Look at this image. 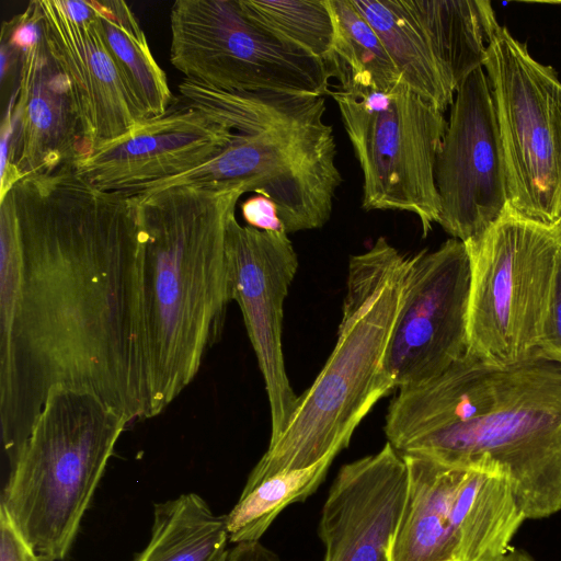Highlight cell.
Here are the masks:
<instances>
[{
  "label": "cell",
  "instance_id": "cell-8",
  "mask_svg": "<svg viewBox=\"0 0 561 561\" xmlns=\"http://www.w3.org/2000/svg\"><path fill=\"white\" fill-rule=\"evenodd\" d=\"M328 94L363 173V209L411 213L426 237L440 213L435 163L448 126L444 113L402 81Z\"/></svg>",
  "mask_w": 561,
  "mask_h": 561
},
{
  "label": "cell",
  "instance_id": "cell-34",
  "mask_svg": "<svg viewBox=\"0 0 561 561\" xmlns=\"http://www.w3.org/2000/svg\"><path fill=\"white\" fill-rule=\"evenodd\" d=\"M41 561H50V560L42 556Z\"/></svg>",
  "mask_w": 561,
  "mask_h": 561
},
{
  "label": "cell",
  "instance_id": "cell-12",
  "mask_svg": "<svg viewBox=\"0 0 561 561\" xmlns=\"http://www.w3.org/2000/svg\"><path fill=\"white\" fill-rule=\"evenodd\" d=\"M435 183L438 225L463 243L480 238L510 207L496 112L483 67L455 94Z\"/></svg>",
  "mask_w": 561,
  "mask_h": 561
},
{
  "label": "cell",
  "instance_id": "cell-7",
  "mask_svg": "<svg viewBox=\"0 0 561 561\" xmlns=\"http://www.w3.org/2000/svg\"><path fill=\"white\" fill-rule=\"evenodd\" d=\"M465 244L471 266L468 353L497 366L531 358L549 310L561 233L508 207Z\"/></svg>",
  "mask_w": 561,
  "mask_h": 561
},
{
  "label": "cell",
  "instance_id": "cell-15",
  "mask_svg": "<svg viewBox=\"0 0 561 561\" xmlns=\"http://www.w3.org/2000/svg\"><path fill=\"white\" fill-rule=\"evenodd\" d=\"M236 131L186 106L139 124L125 136L73 163L76 172L104 191L128 192L186 173L219 154Z\"/></svg>",
  "mask_w": 561,
  "mask_h": 561
},
{
  "label": "cell",
  "instance_id": "cell-33",
  "mask_svg": "<svg viewBox=\"0 0 561 561\" xmlns=\"http://www.w3.org/2000/svg\"><path fill=\"white\" fill-rule=\"evenodd\" d=\"M556 228H557V229L559 230V232L561 233V218H560V221H559V224L557 225V227H556Z\"/></svg>",
  "mask_w": 561,
  "mask_h": 561
},
{
  "label": "cell",
  "instance_id": "cell-1",
  "mask_svg": "<svg viewBox=\"0 0 561 561\" xmlns=\"http://www.w3.org/2000/svg\"><path fill=\"white\" fill-rule=\"evenodd\" d=\"M140 201L73 164L19 181L0 201V424L12 456L49 392L94 393L147 419Z\"/></svg>",
  "mask_w": 561,
  "mask_h": 561
},
{
  "label": "cell",
  "instance_id": "cell-24",
  "mask_svg": "<svg viewBox=\"0 0 561 561\" xmlns=\"http://www.w3.org/2000/svg\"><path fill=\"white\" fill-rule=\"evenodd\" d=\"M247 16L284 47L333 72L335 22L329 0H239Z\"/></svg>",
  "mask_w": 561,
  "mask_h": 561
},
{
  "label": "cell",
  "instance_id": "cell-23",
  "mask_svg": "<svg viewBox=\"0 0 561 561\" xmlns=\"http://www.w3.org/2000/svg\"><path fill=\"white\" fill-rule=\"evenodd\" d=\"M105 44L148 119L169 112L172 93L145 32L123 0H93Z\"/></svg>",
  "mask_w": 561,
  "mask_h": 561
},
{
  "label": "cell",
  "instance_id": "cell-17",
  "mask_svg": "<svg viewBox=\"0 0 561 561\" xmlns=\"http://www.w3.org/2000/svg\"><path fill=\"white\" fill-rule=\"evenodd\" d=\"M10 157L1 168L0 201L22 179L73 164L83 154V135L66 76L43 38L21 53L13 93Z\"/></svg>",
  "mask_w": 561,
  "mask_h": 561
},
{
  "label": "cell",
  "instance_id": "cell-27",
  "mask_svg": "<svg viewBox=\"0 0 561 561\" xmlns=\"http://www.w3.org/2000/svg\"><path fill=\"white\" fill-rule=\"evenodd\" d=\"M537 354L561 365V251L549 310L538 343Z\"/></svg>",
  "mask_w": 561,
  "mask_h": 561
},
{
  "label": "cell",
  "instance_id": "cell-13",
  "mask_svg": "<svg viewBox=\"0 0 561 561\" xmlns=\"http://www.w3.org/2000/svg\"><path fill=\"white\" fill-rule=\"evenodd\" d=\"M226 254L230 298L241 309L265 382L272 443L287 426L298 402L282 348L284 302L298 257L287 233L242 226L236 211L227 221Z\"/></svg>",
  "mask_w": 561,
  "mask_h": 561
},
{
  "label": "cell",
  "instance_id": "cell-14",
  "mask_svg": "<svg viewBox=\"0 0 561 561\" xmlns=\"http://www.w3.org/2000/svg\"><path fill=\"white\" fill-rule=\"evenodd\" d=\"M408 488L403 457L390 443L343 465L322 506L323 561H391Z\"/></svg>",
  "mask_w": 561,
  "mask_h": 561
},
{
  "label": "cell",
  "instance_id": "cell-31",
  "mask_svg": "<svg viewBox=\"0 0 561 561\" xmlns=\"http://www.w3.org/2000/svg\"><path fill=\"white\" fill-rule=\"evenodd\" d=\"M59 2L67 15L75 22H90L98 16L93 0H59Z\"/></svg>",
  "mask_w": 561,
  "mask_h": 561
},
{
  "label": "cell",
  "instance_id": "cell-11",
  "mask_svg": "<svg viewBox=\"0 0 561 561\" xmlns=\"http://www.w3.org/2000/svg\"><path fill=\"white\" fill-rule=\"evenodd\" d=\"M470 279L469 253L458 239L410 256L385 360L393 388L425 382L467 354Z\"/></svg>",
  "mask_w": 561,
  "mask_h": 561
},
{
  "label": "cell",
  "instance_id": "cell-9",
  "mask_svg": "<svg viewBox=\"0 0 561 561\" xmlns=\"http://www.w3.org/2000/svg\"><path fill=\"white\" fill-rule=\"evenodd\" d=\"M483 67L504 156L510 208L556 228L561 218V82L495 21Z\"/></svg>",
  "mask_w": 561,
  "mask_h": 561
},
{
  "label": "cell",
  "instance_id": "cell-3",
  "mask_svg": "<svg viewBox=\"0 0 561 561\" xmlns=\"http://www.w3.org/2000/svg\"><path fill=\"white\" fill-rule=\"evenodd\" d=\"M241 186H173L139 197L147 415L195 378L231 301L226 228Z\"/></svg>",
  "mask_w": 561,
  "mask_h": 561
},
{
  "label": "cell",
  "instance_id": "cell-5",
  "mask_svg": "<svg viewBox=\"0 0 561 561\" xmlns=\"http://www.w3.org/2000/svg\"><path fill=\"white\" fill-rule=\"evenodd\" d=\"M126 417L92 392H49L30 434L10 457L1 505L50 561L69 553Z\"/></svg>",
  "mask_w": 561,
  "mask_h": 561
},
{
  "label": "cell",
  "instance_id": "cell-4",
  "mask_svg": "<svg viewBox=\"0 0 561 561\" xmlns=\"http://www.w3.org/2000/svg\"><path fill=\"white\" fill-rule=\"evenodd\" d=\"M409 263L410 256L383 237L350 259L335 346L311 387L298 397L287 426L268 444L245 485L339 454L377 401L394 389L385 360Z\"/></svg>",
  "mask_w": 561,
  "mask_h": 561
},
{
  "label": "cell",
  "instance_id": "cell-25",
  "mask_svg": "<svg viewBox=\"0 0 561 561\" xmlns=\"http://www.w3.org/2000/svg\"><path fill=\"white\" fill-rule=\"evenodd\" d=\"M336 455L332 453L310 467L244 485L238 502L226 515L229 542L260 541L284 508L317 491Z\"/></svg>",
  "mask_w": 561,
  "mask_h": 561
},
{
  "label": "cell",
  "instance_id": "cell-32",
  "mask_svg": "<svg viewBox=\"0 0 561 561\" xmlns=\"http://www.w3.org/2000/svg\"><path fill=\"white\" fill-rule=\"evenodd\" d=\"M499 561H535L533 557L522 550L516 548H511Z\"/></svg>",
  "mask_w": 561,
  "mask_h": 561
},
{
  "label": "cell",
  "instance_id": "cell-30",
  "mask_svg": "<svg viewBox=\"0 0 561 561\" xmlns=\"http://www.w3.org/2000/svg\"><path fill=\"white\" fill-rule=\"evenodd\" d=\"M226 561H282L260 541L236 543L228 550Z\"/></svg>",
  "mask_w": 561,
  "mask_h": 561
},
{
  "label": "cell",
  "instance_id": "cell-28",
  "mask_svg": "<svg viewBox=\"0 0 561 561\" xmlns=\"http://www.w3.org/2000/svg\"><path fill=\"white\" fill-rule=\"evenodd\" d=\"M42 556L25 540L8 513L0 507V561H41Z\"/></svg>",
  "mask_w": 561,
  "mask_h": 561
},
{
  "label": "cell",
  "instance_id": "cell-6",
  "mask_svg": "<svg viewBox=\"0 0 561 561\" xmlns=\"http://www.w3.org/2000/svg\"><path fill=\"white\" fill-rule=\"evenodd\" d=\"M323 96L296 95L199 167L168 179L173 186H241L271 198L288 233L322 228L342 176L324 122Z\"/></svg>",
  "mask_w": 561,
  "mask_h": 561
},
{
  "label": "cell",
  "instance_id": "cell-2",
  "mask_svg": "<svg viewBox=\"0 0 561 561\" xmlns=\"http://www.w3.org/2000/svg\"><path fill=\"white\" fill-rule=\"evenodd\" d=\"M383 431L401 455L500 470L526 519L561 511V365L538 354L497 366L467 352L400 388Z\"/></svg>",
  "mask_w": 561,
  "mask_h": 561
},
{
  "label": "cell",
  "instance_id": "cell-21",
  "mask_svg": "<svg viewBox=\"0 0 561 561\" xmlns=\"http://www.w3.org/2000/svg\"><path fill=\"white\" fill-rule=\"evenodd\" d=\"M424 31L440 67L458 90L483 67L488 30L496 21L483 0H404Z\"/></svg>",
  "mask_w": 561,
  "mask_h": 561
},
{
  "label": "cell",
  "instance_id": "cell-19",
  "mask_svg": "<svg viewBox=\"0 0 561 561\" xmlns=\"http://www.w3.org/2000/svg\"><path fill=\"white\" fill-rule=\"evenodd\" d=\"M451 518L458 561H499L526 519L507 478L473 467L456 491Z\"/></svg>",
  "mask_w": 561,
  "mask_h": 561
},
{
  "label": "cell",
  "instance_id": "cell-26",
  "mask_svg": "<svg viewBox=\"0 0 561 561\" xmlns=\"http://www.w3.org/2000/svg\"><path fill=\"white\" fill-rule=\"evenodd\" d=\"M335 22L333 72L342 89L388 90L402 78L351 0H329Z\"/></svg>",
  "mask_w": 561,
  "mask_h": 561
},
{
  "label": "cell",
  "instance_id": "cell-20",
  "mask_svg": "<svg viewBox=\"0 0 561 561\" xmlns=\"http://www.w3.org/2000/svg\"><path fill=\"white\" fill-rule=\"evenodd\" d=\"M379 36L402 82L443 113L457 89L404 0H351Z\"/></svg>",
  "mask_w": 561,
  "mask_h": 561
},
{
  "label": "cell",
  "instance_id": "cell-22",
  "mask_svg": "<svg viewBox=\"0 0 561 561\" xmlns=\"http://www.w3.org/2000/svg\"><path fill=\"white\" fill-rule=\"evenodd\" d=\"M226 515L188 492L154 504L151 535L131 561H226Z\"/></svg>",
  "mask_w": 561,
  "mask_h": 561
},
{
  "label": "cell",
  "instance_id": "cell-10",
  "mask_svg": "<svg viewBox=\"0 0 561 561\" xmlns=\"http://www.w3.org/2000/svg\"><path fill=\"white\" fill-rule=\"evenodd\" d=\"M170 30V61L185 79L226 92H329L330 69L284 47L247 16L239 0H178Z\"/></svg>",
  "mask_w": 561,
  "mask_h": 561
},
{
  "label": "cell",
  "instance_id": "cell-18",
  "mask_svg": "<svg viewBox=\"0 0 561 561\" xmlns=\"http://www.w3.org/2000/svg\"><path fill=\"white\" fill-rule=\"evenodd\" d=\"M401 456L408 472L407 499L390 560L458 561L453 503L469 467L415 455Z\"/></svg>",
  "mask_w": 561,
  "mask_h": 561
},
{
  "label": "cell",
  "instance_id": "cell-16",
  "mask_svg": "<svg viewBox=\"0 0 561 561\" xmlns=\"http://www.w3.org/2000/svg\"><path fill=\"white\" fill-rule=\"evenodd\" d=\"M38 5L45 43L69 82L81 122V158L148 121L105 44L98 16L78 23L59 0H38Z\"/></svg>",
  "mask_w": 561,
  "mask_h": 561
},
{
  "label": "cell",
  "instance_id": "cell-29",
  "mask_svg": "<svg viewBox=\"0 0 561 561\" xmlns=\"http://www.w3.org/2000/svg\"><path fill=\"white\" fill-rule=\"evenodd\" d=\"M241 214L250 227L263 231H284L277 205L264 195L256 194L245 199L241 204Z\"/></svg>",
  "mask_w": 561,
  "mask_h": 561
}]
</instances>
